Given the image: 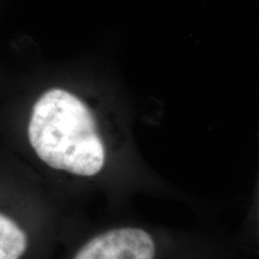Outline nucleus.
Listing matches in <instances>:
<instances>
[{"label":"nucleus","mask_w":259,"mask_h":259,"mask_svg":"<svg viewBox=\"0 0 259 259\" xmlns=\"http://www.w3.org/2000/svg\"><path fill=\"white\" fill-rule=\"evenodd\" d=\"M28 136L37 156L54 169L92 177L105 164V147L92 112L64 89L42 94L32 107Z\"/></svg>","instance_id":"f257e3e1"},{"label":"nucleus","mask_w":259,"mask_h":259,"mask_svg":"<svg viewBox=\"0 0 259 259\" xmlns=\"http://www.w3.org/2000/svg\"><path fill=\"white\" fill-rule=\"evenodd\" d=\"M156 248L143 229L119 228L87 242L73 259H154Z\"/></svg>","instance_id":"f03ea898"},{"label":"nucleus","mask_w":259,"mask_h":259,"mask_svg":"<svg viewBox=\"0 0 259 259\" xmlns=\"http://www.w3.org/2000/svg\"><path fill=\"white\" fill-rule=\"evenodd\" d=\"M27 245L24 232L12 220L0 213V259H19Z\"/></svg>","instance_id":"7ed1b4c3"}]
</instances>
